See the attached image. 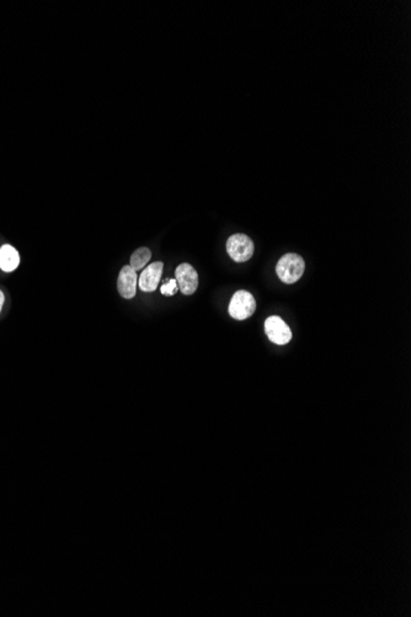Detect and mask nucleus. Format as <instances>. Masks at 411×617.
Returning a JSON list of instances; mask_svg holds the SVG:
<instances>
[{"label":"nucleus","mask_w":411,"mask_h":617,"mask_svg":"<svg viewBox=\"0 0 411 617\" xmlns=\"http://www.w3.org/2000/svg\"><path fill=\"white\" fill-rule=\"evenodd\" d=\"M306 263L301 255L288 253L284 255L276 265V274L284 284H295L302 278Z\"/></svg>","instance_id":"obj_1"},{"label":"nucleus","mask_w":411,"mask_h":617,"mask_svg":"<svg viewBox=\"0 0 411 617\" xmlns=\"http://www.w3.org/2000/svg\"><path fill=\"white\" fill-rule=\"evenodd\" d=\"M255 309L256 301L254 296L248 291L240 290L236 291L232 297L228 311L232 318L236 321H244L254 315Z\"/></svg>","instance_id":"obj_2"},{"label":"nucleus","mask_w":411,"mask_h":617,"mask_svg":"<svg viewBox=\"0 0 411 617\" xmlns=\"http://www.w3.org/2000/svg\"><path fill=\"white\" fill-rule=\"evenodd\" d=\"M227 253L236 263H245L250 261L254 254V242L250 237L242 233H236L229 237L227 241Z\"/></svg>","instance_id":"obj_3"},{"label":"nucleus","mask_w":411,"mask_h":617,"mask_svg":"<svg viewBox=\"0 0 411 617\" xmlns=\"http://www.w3.org/2000/svg\"><path fill=\"white\" fill-rule=\"evenodd\" d=\"M265 333L269 339L277 345L288 344L292 339L290 327L277 315H271L265 321Z\"/></svg>","instance_id":"obj_4"},{"label":"nucleus","mask_w":411,"mask_h":617,"mask_svg":"<svg viewBox=\"0 0 411 617\" xmlns=\"http://www.w3.org/2000/svg\"><path fill=\"white\" fill-rule=\"evenodd\" d=\"M175 280L185 296L192 295L199 287V274L188 263H182L176 267Z\"/></svg>","instance_id":"obj_5"},{"label":"nucleus","mask_w":411,"mask_h":617,"mask_svg":"<svg viewBox=\"0 0 411 617\" xmlns=\"http://www.w3.org/2000/svg\"><path fill=\"white\" fill-rule=\"evenodd\" d=\"M164 264L162 261H155L145 267L139 276V289L143 292H153L157 290L158 284L162 278Z\"/></svg>","instance_id":"obj_6"},{"label":"nucleus","mask_w":411,"mask_h":617,"mask_svg":"<svg viewBox=\"0 0 411 617\" xmlns=\"http://www.w3.org/2000/svg\"><path fill=\"white\" fill-rule=\"evenodd\" d=\"M137 282H138L137 271L129 265L122 267L119 278H117L119 293L126 300L134 298L136 296V290H137Z\"/></svg>","instance_id":"obj_7"},{"label":"nucleus","mask_w":411,"mask_h":617,"mask_svg":"<svg viewBox=\"0 0 411 617\" xmlns=\"http://www.w3.org/2000/svg\"><path fill=\"white\" fill-rule=\"evenodd\" d=\"M20 265L18 250L10 244H4L0 248V269L5 273H12Z\"/></svg>","instance_id":"obj_8"},{"label":"nucleus","mask_w":411,"mask_h":617,"mask_svg":"<svg viewBox=\"0 0 411 617\" xmlns=\"http://www.w3.org/2000/svg\"><path fill=\"white\" fill-rule=\"evenodd\" d=\"M151 253L148 248H139L131 255V261H129V267H132L136 271L145 269V265L148 264V261H151Z\"/></svg>","instance_id":"obj_9"},{"label":"nucleus","mask_w":411,"mask_h":617,"mask_svg":"<svg viewBox=\"0 0 411 617\" xmlns=\"http://www.w3.org/2000/svg\"><path fill=\"white\" fill-rule=\"evenodd\" d=\"M177 291H179V286H177L175 278H170L160 287V292L164 296H174Z\"/></svg>","instance_id":"obj_10"},{"label":"nucleus","mask_w":411,"mask_h":617,"mask_svg":"<svg viewBox=\"0 0 411 617\" xmlns=\"http://www.w3.org/2000/svg\"><path fill=\"white\" fill-rule=\"evenodd\" d=\"M4 293L0 291V312H1V308H3V304H4Z\"/></svg>","instance_id":"obj_11"}]
</instances>
